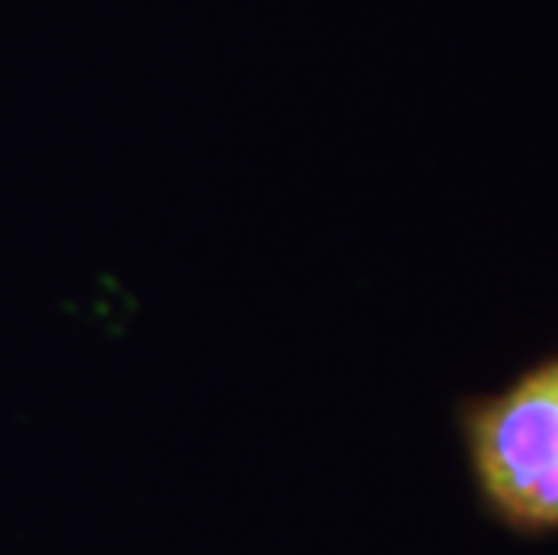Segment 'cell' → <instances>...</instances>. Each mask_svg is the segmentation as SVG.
Listing matches in <instances>:
<instances>
[{"label":"cell","mask_w":558,"mask_h":555,"mask_svg":"<svg viewBox=\"0 0 558 555\" xmlns=\"http://www.w3.org/2000/svg\"><path fill=\"white\" fill-rule=\"evenodd\" d=\"M486 505L515 527H558V358L465 411Z\"/></svg>","instance_id":"6da1fadb"}]
</instances>
